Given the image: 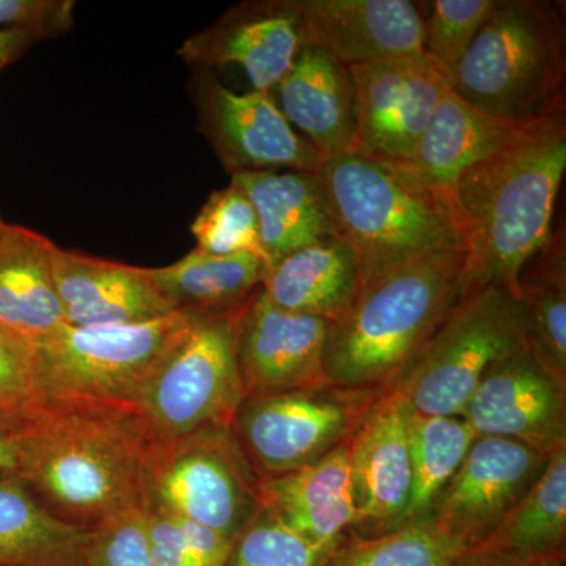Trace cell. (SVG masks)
Here are the masks:
<instances>
[{
	"instance_id": "1",
	"label": "cell",
	"mask_w": 566,
	"mask_h": 566,
	"mask_svg": "<svg viewBox=\"0 0 566 566\" xmlns=\"http://www.w3.org/2000/svg\"><path fill=\"white\" fill-rule=\"evenodd\" d=\"M158 444L137 405L48 398L25 412L17 475L52 515L91 531L147 509Z\"/></svg>"
},
{
	"instance_id": "2",
	"label": "cell",
	"mask_w": 566,
	"mask_h": 566,
	"mask_svg": "<svg viewBox=\"0 0 566 566\" xmlns=\"http://www.w3.org/2000/svg\"><path fill=\"white\" fill-rule=\"evenodd\" d=\"M565 170L566 107L458 177L449 197L464 238L461 297L486 286L517 294L521 271L553 233Z\"/></svg>"
},
{
	"instance_id": "3",
	"label": "cell",
	"mask_w": 566,
	"mask_h": 566,
	"mask_svg": "<svg viewBox=\"0 0 566 566\" xmlns=\"http://www.w3.org/2000/svg\"><path fill=\"white\" fill-rule=\"evenodd\" d=\"M463 268L464 251L436 252L364 285L331 324L323 356L327 381L389 389L461 300Z\"/></svg>"
},
{
	"instance_id": "4",
	"label": "cell",
	"mask_w": 566,
	"mask_h": 566,
	"mask_svg": "<svg viewBox=\"0 0 566 566\" xmlns=\"http://www.w3.org/2000/svg\"><path fill=\"white\" fill-rule=\"evenodd\" d=\"M318 174L338 238L359 260L363 286L420 256L464 251L450 197L400 167L345 153L324 159Z\"/></svg>"
},
{
	"instance_id": "5",
	"label": "cell",
	"mask_w": 566,
	"mask_h": 566,
	"mask_svg": "<svg viewBox=\"0 0 566 566\" xmlns=\"http://www.w3.org/2000/svg\"><path fill=\"white\" fill-rule=\"evenodd\" d=\"M564 3L497 0L447 85L469 106L532 123L565 109Z\"/></svg>"
},
{
	"instance_id": "6",
	"label": "cell",
	"mask_w": 566,
	"mask_h": 566,
	"mask_svg": "<svg viewBox=\"0 0 566 566\" xmlns=\"http://www.w3.org/2000/svg\"><path fill=\"white\" fill-rule=\"evenodd\" d=\"M197 314L175 311L144 323L63 324L32 345L39 400L139 403L153 375L191 329Z\"/></svg>"
},
{
	"instance_id": "7",
	"label": "cell",
	"mask_w": 566,
	"mask_h": 566,
	"mask_svg": "<svg viewBox=\"0 0 566 566\" xmlns=\"http://www.w3.org/2000/svg\"><path fill=\"white\" fill-rule=\"evenodd\" d=\"M527 344L521 297L486 286L458 301L390 389L416 415L461 417L490 368Z\"/></svg>"
},
{
	"instance_id": "8",
	"label": "cell",
	"mask_w": 566,
	"mask_h": 566,
	"mask_svg": "<svg viewBox=\"0 0 566 566\" xmlns=\"http://www.w3.org/2000/svg\"><path fill=\"white\" fill-rule=\"evenodd\" d=\"M245 303L199 312L145 387L137 406L158 441L232 427L245 398L238 367V329Z\"/></svg>"
},
{
	"instance_id": "9",
	"label": "cell",
	"mask_w": 566,
	"mask_h": 566,
	"mask_svg": "<svg viewBox=\"0 0 566 566\" xmlns=\"http://www.w3.org/2000/svg\"><path fill=\"white\" fill-rule=\"evenodd\" d=\"M237 542L262 512L260 476L232 427H211L159 441L148 475V505Z\"/></svg>"
},
{
	"instance_id": "10",
	"label": "cell",
	"mask_w": 566,
	"mask_h": 566,
	"mask_svg": "<svg viewBox=\"0 0 566 566\" xmlns=\"http://www.w3.org/2000/svg\"><path fill=\"white\" fill-rule=\"evenodd\" d=\"M381 394L324 382L251 395L238 408L232 431L260 479L289 474L345 446Z\"/></svg>"
},
{
	"instance_id": "11",
	"label": "cell",
	"mask_w": 566,
	"mask_h": 566,
	"mask_svg": "<svg viewBox=\"0 0 566 566\" xmlns=\"http://www.w3.org/2000/svg\"><path fill=\"white\" fill-rule=\"evenodd\" d=\"M199 128L230 175L318 172L324 159L283 117L266 92L234 93L208 70L193 80Z\"/></svg>"
},
{
	"instance_id": "12",
	"label": "cell",
	"mask_w": 566,
	"mask_h": 566,
	"mask_svg": "<svg viewBox=\"0 0 566 566\" xmlns=\"http://www.w3.org/2000/svg\"><path fill=\"white\" fill-rule=\"evenodd\" d=\"M549 460L523 442L476 436L428 521L465 549H474L535 485Z\"/></svg>"
},
{
	"instance_id": "13",
	"label": "cell",
	"mask_w": 566,
	"mask_h": 566,
	"mask_svg": "<svg viewBox=\"0 0 566 566\" xmlns=\"http://www.w3.org/2000/svg\"><path fill=\"white\" fill-rule=\"evenodd\" d=\"M461 417L476 436L513 439L547 457L566 449V385L528 344L490 368Z\"/></svg>"
},
{
	"instance_id": "14",
	"label": "cell",
	"mask_w": 566,
	"mask_h": 566,
	"mask_svg": "<svg viewBox=\"0 0 566 566\" xmlns=\"http://www.w3.org/2000/svg\"><path fill=\"white\" fill-rule=\"evenodd\" d=\"M412 409L400 394L385 389L348 441L356 504L353 534L392 531L411 493Z\"/></svg>"
},
{
	"instance_id": "15",
	"label": "cell",
	"mask_w": 566,
	"mask_h": 566,
	"mask_svg": "<svg viewBox=\"0 0 566 566\" xmlns=\"http://www.w3.org/2000/svg\"><path fill=\"white\" fill-rule=\"evenodd\" d=\"M303 43L293 0H251L227 10L210 28L186 40L178 55L203 70L241 66L253 91L273 93Z\"/></svg>"
},
{
	"instance_id": "16",
	"label": "cell",
	"mask_w": 566,
	"mask_h": 566,
	"mask_svg": "<svg viewBox=\"0 0 566 566\" xmlns=\"http://www.w3.org/2000/svg\"><path fill=\"white\" fill-rule=\"evenodd\" d=\"M329 319L283 311L262 289L249 297L238 329V367L245 397L329 382L323 356Z\"/></svg>"
},
{
	"instance_id": "17",
	"label": "cell",
	"mask_w": 566,
	"mask_h": 566,
	"mask_svg": "<svg viewBox=\"0 0 566 566\" xmlns=\"http://www.w3.org/2000/svg\"><path fill=\"white\" fill-rule=\"evenodd\" d=\"M304 43L346 66L424 54L420 2L409 0H293Z\"/></svg>"
},
{
	"instance_id": "18",
	"label": "cell",
	"mask_w": 566,
	"mask_h": 566,
	"mask_svg": "<svg viewBox=\"0 0 566 566\" xmlns=\"http://www.w3.org/2000/svg\"><path fill=\"white\" fill-rule=\"evenodd\" d=\"M52 273L70 326L151 322L175 307L148 277L129 266L52 245Z\"/></svg>"
},
{
	"instance_id": "19",
	"label": "cell",
	"mask_w": 566,
	"mask_h": 566,
	"mask_svg": "<svg viewBox=\"0 0 566 566\" xmlns=\"http://www.w3.org/2000/svg\"><path fill=\"white\" fill-rule=\"evenodd\" d=\"M271 95L294 132L323 159L352 153L357 128L356 88L352 71L329 52L303 43Z\"/></svg>"
},
{
	"instance_id": "20",
	"label": "cell",
	"mask_w": 566,
	"mask_h": 566,
	"mask_svg": "<svg viewBox=\"0 0 566 566\" xmlns=\"http://www.w3.org/2000/svg\"><path fill=\"white\" fill-rule=\"evenodd\" d=\"M346 444L297 471L260 479L263 510L315 545H335L356 524Z\"/></svg>"
},
{
	"instance_id": "21",
	"label": "cell",
	"mask_w": 566,
	"mask_h": 566,
	"mask_svg": "<svg viewBox=\"0 0 566 566\" xmlns=\"http://www.w3.org/2000/svg\"><path fill=\"white\" fill-rule=\"evenodd\" d=\"M232 181L255 208L266 268L307 245L338 238L318 172L266 170L232 175Z\"/></svg>"
},
{
	"instance_id": "22",
	"label": "cell",
	"mask_w": 566,
	"mask_h": 566,
	"mask_svg": "<svg viewBox=\"0 0 566 566\" xmlns=\"http://www.w3.org/2000/svg\"><path fill=\"white\" fill-rule=\"evenodd\" d=\"M532 123L488 115L458 98L447 85L411 161L400 169L420 185L449 196L464 170L504 148Z\"/></svg>"
},
{
	"instance_id": "23",
	"label": "cell",
	"mask_w": 566,
	"mask_h": 566,
	"mask_svg": "<svg viewBox=\"0 0 566 566\" xmlns=\"http://www.w3.org/2000/svg\"><path fill=\"white\" fill-rule=\"evenodd\" d=\"M363 286L356 252L342 238L319 241L268 268L262 292L283 311L338 322Z\"/></svg>"
},
{
	"instance_id": "24",
	"label": "cell",
	"mask_w": 566,
	"mask_h": 566,
	"mask_svg": "<svg viewBox=\"0 0 566 566\" xmlns=\"http://www.w3.org/2000/svg\"><path fill=\"white\" fill-rule=\"evenodd\" d=\"M46 237L7 223L0 237V324L31 345L65 324Z\"/></svg>"
},
{
	"instance_id": "25",
	"label": "cell",
	"mask_w": 566,
	"mask_h": 566,
	"mask_svg": "<svg viewBox=\"0 0 566 566\" xmlns=\"http://www.w3.org/2000/svg\"><path fill=\"white\" fill-rule=\"evenodd\" d=\"M87 532L52 515L17 474L0 475V566H84Z\"/></svg>"
},
{
	"instance_id": "26",
	"label": "cell",
	"mask_w": 566,
	"mask_h": 566,
	"mask_svg": "<svg viewBox=\"0 0 566 566\" xmlns=\"http://www.w3.org/2000/svg\"><path fill=\"white\" fill-rule=\"evenodd\" d=\"M266 270L256 253L212 255L196 248L169 266L147 268V274L175 311L207 312L245 303Z\"/></svg>"
},
{
	"instance_id": "27",
	"label": "cell",
	"mask_w": 566,
	"mask_h": 566,
	"mask_svg": "<svg viewBox=\"0 0 566 566\" xmlns=\"http://www.w3.org/2000/svg\"><path fill=\"white\" fill-rule=\"evenodd\" d=\"M566 449L551 457L535 485L474 549L517 557L565 554Z\"/></svg>"
},
{
	"instance_id": "28",
	"label": "cell",
	"mask_w": 566,
	"mask_h": 566,
	"mask_svg": "<svg viewBox=\"0 0 566 566\" xmlns=\"http://www.w3.org/2000/svg\"><path fill=\"white\" fill-rule=\"evenodd\" d=\"M517 294L527 312L528 346L566 385V243L565 229L528 260L517 281Z\"/></svg>"
},
{
	"instance_id": "29",
	"label": "cell",
	"mask_w": 566,
	"mask_h": 566,
	"mask_svg": "<svg viewBox=\"0 0 566 566\" xmlns=\"http://www.w3.org/2000/svg\"><path fill=\"white\" fill-rule=\"evenodd\" d=\"M476 434L460 416H422L412 411L411 493L397 526L430 520L447 483L457 474Z\"/></svg>"
},
{
	"instance_id": "30",
	"label": "cell",
	"mask_w": 566,
	"mask_h": 566,
	"mask_svg": "<svg viewBox=\"0 0 566 566\" xmlns=\"http://www.w3.org/2000/svg\"><path fill=\"white\" fill-rule=\"evenodd\" d=\"M465 547L430 521L378 535L342 536L324 566H455Z\"/></svg>"
},
{
	"instance_id": "31",
	"label": "cell",
	"mask_w": 566,
	"mask_h": 566,
	"mask_svg": "<svg viewBox=\"0 0 566 566\" xmlns=\"http://www.w3.org/2000/svg\"><path fill=\"white\" fill-rule=\"evenodd\" d=\"M446 88L444 71L427 55L374 136L352 153L392 166H406Z\"/></svg>"
},
{
	"instance_id": "32",
	"label": "cell",
	"mask_w": 566,
	"mask_h": 566,
	"mask_svg": "<svg viewBox=\"0 0 566 566\" xmlns=\"http://www.w3.org/2000/svg\"><path fill=\"white\" fill-rule=\"evenodd\" d=\"M148 546L156 566H226L234 542L158 506L145 510Z\"/></svg>"
},
{
	"instance_id": "33",
	"label": "cell",
	"mask_w": 566,
	"mask_h": 566,
	"mask_svg": "<svg viewBox=\"0 0 566 566\" xmlns=\"http://www.w3.org/2000/svg\"><path fill=\"white\" fill-rule=\"evenodd\" d=\"M191 232L197 249L212 255L248 252L262 256L255 208L237 182L230 181L227 188L208 197Z\"/></svg>"
},
{
	"instance_id": "34",
	"label": "cell",
	"mask_w": 566,
	"mask_h": 566,
	"mask_svg": "<svg viewBox=\"0 0 566 566\" xmlns=\"http://www.w3.org/2000/svg\"><path fill=\"white\" fill-rule=\"evenodd\" d=\"M495 6L497 0H431L420 3L424 54L444 71L447 80L464 57Z\"/></svg>"
},
{
	"instance_id": "35",
	"label": "cell",
	"mask_w": 566,
	"mask_h": 566,
	"mask_svg": "<svg viewBox=\"0 0 566 566\" xmlns=\"http://www.w3.org/2000/svg\"><path fill=\"white\" fill-rule=\"evenodd\" d=\"M334 546L308 542L262 509L238 536L226 566H324Z\"/></svg>"
},
{
	"instance_id": "36",
	"label": "cell",
	"mask_w": 566,
	"mask_h": 566,
	"mask_svg": "<svg viewBox=\"0 0 566 566\" xmlns=\"http://www.w3.org/2000/svg\"><path fill=\"white\" fill-rule=\"evenodd\" d=\"M145 510H132L91 528L84 566H156L148 546Z\"/></svg>"
},
{
	"instance_id": "37",
	"label": "cell",
	"mask_w": 566,
	"mask_h": 566,
	"mask_svg": "<svg viewBox=\"0 0 566 566\" xmlns=\"http://www.w3.org/2000/svg\"><path fill=\"white\" fill-rule=\"evenodd\" d=\"M35 403L32 345L0 324V408L28 411Z\"/></svg>"
},
{
	"instance_id": "38",
	"label": "cell",
	"mask_w": 566,
	"mask_h": 566,
	"mask_svg": "<svg viewBox=\"0 0 566 566\" xmlns=\"http://www.w3.org/2000/svg\"><path fill=\"white\" fill-rule=\"evenodd\" d=\"M73 0H0L2 31L31 33L36 41L65 35L74 24Z\"/></svg>"
},
{
	"instance_id": "39",
	"label": "cell",
	"mask_w": 566,
	"mask_h": 566,
	"mask_svg": "<svg viewBox=\"0 0 566 566\" xmlns=\"http://www.w3.org/2000/svg\"><path fill=\"white\" fill-rule=\"evenodd\" d=\"M28 411L0 408V475L17 474L22 423Z\"/></svg>"
},
{
	"instance_id": "40",
	"label": "cell",
	"mask_w": 566,
	"mask_h": 566,
	"mask_svg": "<svg viewBox=\"0 0 566 566\" xmlns=\"http://www.w3.org/2000/svg\"><path fill=\"white\" fill-rule=\"evenodd\" d=\"M455 566H566V554L547 557H517L491 553L483 549H468L458 558Z\"/></svg>"
},
{
	"instance_id": "41",
	"label": "cell",
	"mask_w": 566,
	"mask_h": 566,
	"mask_svg": "<svg viewBox=\"0 0 566 566\" xmlns=\"http://www.w3.org/2000/svg\"><path fill=\"white\" fill-rule=\"evenodd\" d=\"M35 43L36 39L31 33L0 29V71L18 61Z\"/></svg>"
},
{
	"instance_id": "42",
	"label": "cell",
	"mask_w": 566,
	"mask_h": 566,
	"mask_svg": "<svg viewBox=\"0 0 566 566\" xmlns=\"http://www.w3.org/2000/svg\"><path fill=\"white\" fill-rule=\"evenodd\" d=\"M7 223L0 218V237H2L3 230H6Z\"/></svg>"
}]
</instances>
